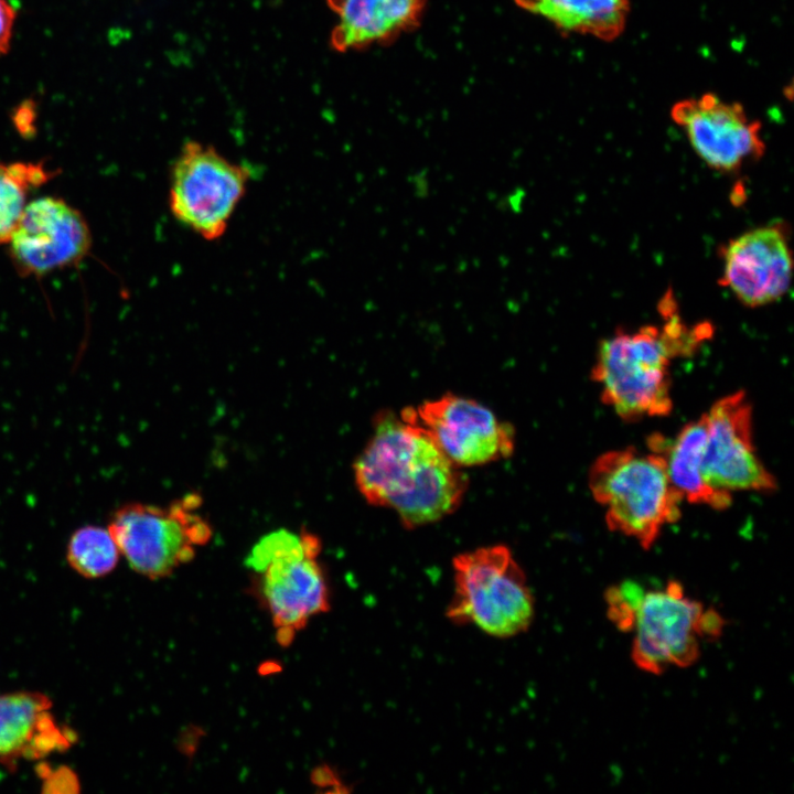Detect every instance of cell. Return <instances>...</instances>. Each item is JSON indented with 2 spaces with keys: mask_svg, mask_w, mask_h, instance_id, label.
<instances>
[{
  "mask_svg": "<svg viewBox=\"0 0 794 794\" xmlns=\"http://www.w3.org/2000/svg\"><path fill=\"white\" fill-rule=\"evenodd\" d=\"M374 432L354 462V480L372 505L389 508L408 527L443 518L461 503L468 481L417 422L377 416Z\"/></svg>",
  "mask_w": 794,
  "mask_h": 794,
  "instance_id": "1",
  "label": "cell"
},
{
  "mask_svg": "<svg viewBox=\"0 0 794 794\" xmlns=\"http://www.w3.org/2000/svg\"><path fill=\"white\" fill-rule=\"evenodd\" d=\"M661 309L662 326L619 328L599 344L591 377L602 401L624 420L668 415L673 408L670 363L695 353L712 335L707 323L686 324L670 293Z\"/></svg>",
  "mask_w": 794,
  "mask_h": 794,
  "instance_id": "2",
  "label": "cell"
},
{
  "mask_svg": "<svg viewBox=\"0 0 794 794\" xmlns=\"http://www.w3.org/2000/svg\"><path fill=\"white\" fill-rule=\"evenodd\" d=\"M589 487L605 511L608 527L634 538L644 549L680 516L684 498L668 478L664 458L652 450L604 452L590 469Z\"/></svg>",
  "mask_w": 794,
  "mask_h": 794,
  "instance_id": "3",
  "label": "cell"
},
{
  "mask_svg": "<svg viewBox=\"0 0 794 794\" xmlns=\"http://www.w3.org/2000/svg\"><path fill=\"white\" fill-rule=\"evenodd\" d=\"M452 568L454 590L447 608L451 622L500 639L529 629L535 599L509 548L493 545L460 554Z\"/></svg>",
  "mask_w": 794,
  "mask_h": 794,
  "instance_id": "4",
  "label": "cell"
},
{
  "mask_svg": "<svg viewBox=\"0 0 794 794\" xmlns=\"http://www.w3.org/2000/svg\"><path fill=\"white\" fill-rule=\"evenodd\" d=\"M321 543L302 529L271 532L260 538L247 556L255 573L256 591L275 626L290 635L308 620L329 609V590L318 561Z\"/></svg>",
  "mask_w": 794,
  "mask_h": 794,
  "instance_id": "5",
  "label": "cell"
},
{
  "mask_svg": "<svg viewBox=\"0 0 794 794\" xmlns=\"http://www.w3.org/2000/svg\"><path fill=\"white\" fill-rule=\"evenodd\" d=\"M201 506L195 493L167 506L126 503L111 513L108 528L136 572L160 579L192 560L195 548L211 539L212 526Z\"/></svg>",
  "mask_w": 794,
  "mask_h": 794,
  "instance_id": "6",
  "label": "cell"
},
{
  "mask_svg": "<svg viewBox=\"0 0 794 794\" xmlns=\"http://www.w3.org/2000/svg\"><path fill=\"white\" fill-rule=\"evenodd\" d=\"M250 169L228 160L211 146L184 143L169 181L173 217L206 240L221 238L244 197Z\"/></svg>",
  "mask_w": 794,
  "mask_h": 794,
  "instance_id": "7",
  "label": "cell"
},
{
  "mask_svg": "<svg viewBox=\"0 0 794 794\" xmlns=\"http://www.w3.org/2000/svg\"><path fill=\"white\" fill-rule=\"evenodd\" d=\"M84 215L56 196L29 202L7 245L21 277L40 278L79 264L92 248Z\"/></svg>",
  "mask_w": 794,
  "mask_h": 794,
  "instance_id": "8",
  "label": "cell"
},
{
  "mask_svg": "<svg viewBox=\"0 0 794 794\" xmlns=\"http://www.w3.org/2000/svg\"><path fill=\"white\" fill-rule=\"evenodd\" d=\"M670 118L697 157L715 171L737 172L765 152L761 124L750 118L741 104L713 93L678 100L670 108Z\"/></svg>",
  "mask_w": 794,
  "mask_h": 794,
  "instance_id": "9",
  "label": "cell"
},
{
  "mask_svg": "<svg viewBox=\"0 0 794 794\" xmlns=\"http://www.w3.org/2000/svg\"><path fill=\"white\" fill-rule=\"evenodd\" d=\"M403 415L421 426L438 448L458 466L482 465L508 458L514 431L489 408L462 396L446 394Z\"/></svg>",
  "mask_w": 794,
  "mask_h": 794,
  "instance_id": "10",
  "label": "cell"
},
{
  "mask_svg": "<svg viewBox=\"0 0 794 794\" xmlns=\"http://www.w3.org/2000/svg\"><path fill=\"white\" fill-rule=\"evenodd\" d=\"M702 609L699 601L686 596L678 581L646 591L633 627L634 665L652 675L694 665L700 656L696 622Z\"/></svg>",
  "mask_w": 794,
  "mask_h": 794,
  "instance_id": "11",
  "label": "cell"
},
{
  "mask_svg": "<svg viewBox=\"0 0 794 794\" xmlns=\"http://www.w3.org/2000/svg\"><path fill=\"white\" fill-rule=\"evenodd\" d=\"M787 224L775 221L731 238L721 247L719 283L748 308H761L788 291L794 269Z\"/></svg>",
  "mask_w": 794,
  "mask_h": 794,
  "instance_id": "12",
  "label": "cell"
},
{
  "mask_svg": "<svg viewBox=\"0 0 794 794\" xmlns=\"http://www.w3.org/2000/svg\"><path fill=\"white\" fill-rule=\"evenodd\" d=\"M704 475L716 490L770 492L774 476L757 454L752 439V407L743 391L718 399L706 412Z\"/></svg>",
  "mask_w": 794,
  "mask_h": 794,
  "instance_id": "13",
  "label": "cell"
},
{
  "mask_svg": "<svg viewBox=\"0 0 794 794\" xmlns=\"http://www.w3.org/2000/svg\"><path fill=\"white\" fill-rule=\"evenodd\" d=\"M50 698L36 691L0 695V765L14 770L20 761L43 759L75 742V733L58 723Z\"/></svg>",
  "mask_w": 794,
  "mask_h": 794,
  "instance_id": "14",
  "label": "cell"
},
{
  "mask_svg": "<svg viewBox=\"0 0 794 794\" xmlns=\"http://www.w3.org/2000/svg\"><path fill=\"white\" fill-rule=\"evenodd\" d=\"M337 17L331 45L339 52L387 44L417 28L426 0H326Z\"/></svg>",
  "mask_w": 794,
  "mask_h": 794,
  "instance_id": "15",
  "label": "cell"
},
{
  "mask_svg": "<svg viewBox=\"0 0 794 794\" xmlns=\"http://www.w3.org/2000/svg\"><path fill=\"white\" fill-rule=\"evenodd\" d=\"M706 439L707 418L704 414L685 425L674 439L653 434L648 444L664 458L668 478L683 498L721 511L730 506L731 493L713 489L705 479Z\"/></svg>",
  "mask_w": 794,
  "mask_h": 794,
  "instance_id": "16",
  "label": "cell"
},
{
  "mask_svg": "<svg viewBox=\"0 0 794 794\" xmlns=\"http://www.w3.org/2000/svg\"><path fill=\"white\" fill-rule=\"evenodd\" d=\"M565 34L589 35L611 42L625 30L630 0H514Z\"/></svg>",
  "mask_w": 794,
  "mask_h": 794,
  "instance_id": "17",
  "label": "cell"
},
{
  "mask_svg": "<svg viewBox=\"0 0 794 794\" xmlns=\"http://www.w3.org/2000/svg\"><path fill=\"white\" fill-rule=\"evenodd\" d=\"M54 176L44 161L0 162V245L8 243L28 202L29 193Z\"/></svg>",
  "mask_w": 794,
  "mask_h": 794,
  "instance_id": "18",
  "label": "cell"
},
{
  "mask_svg": "<svg viewBox=\"0 0 794 794\" xmlns=\"http://www.w3.org/2000/svg\"><path fill=\"white\" fill-rule=\"evenodd\" d=\"M120 551L109 528L84 525L75 529L66 545V559L78 575L96 579L110 573L117 566Z\"/></svg>",
  "mask_w": 794,
  "mask_h": 794,
  "instance_id": "19",
  "label": "cell"
},
{
  "mask_svg": "<svg viewBox=\"0 0 794 794\" xmlns=\"http://www.w3.org/2000/svg\"><path fill=\"white\" fill-rule=\"evenodd\" d=\"M645 589L626 580L609 587L604 592L608 619L622 632L633 631Z\"/></svg>",
  "mask_w": 794,
  "mask_h": 794,
  "instance_id": "20",
  "label": "cell"
},
{
  "mask_svg": "<svg viewBox=\"0 0 794 794\" xmlns=\"http://www.w3.org/2000/svg\"><path fill=\"white\" fill-rule=\"evenodd\" d=\"M725 626L723 616L713 608H704L696 622V631L700 640H718L722 635Z\"/></svg>",
  "mask_w": 794,
  "mask_h": 794,
  "instance_id": "21",
  "label": "cell"
},
{
  "mask_svg": "<svg viewBox=\"0 0 794 794\" xmlns=\"http://www.w3.org/2000/svg\"><path fill=\"white\" fill-rule=\"evenodd\" d=\"M15 17V10L7 0H0V55L7 54L10 50Z\"/></svg>",
  "mask_w": 794,
  "mask_h": 794,
  "instance_id": "22",
  "label": "cell"
}]
</instances>
